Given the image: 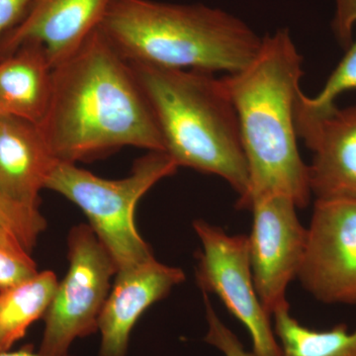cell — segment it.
I'll return each mask as SVG.
<instances>
[{
	"label": "cell",
	"mask_w": 356,
	"mask_h": 356,
	"mask_svg": "<svg viewBox=\"0 0 356 356\" xmlns=\"http://www.w3.org/2000/svg\"><path fill=\"white\" fill-rule=\"evenodd\" d=\"M37 126L51 153L64 163L89 161L123 147L165 153L132 65L100 28L54 67L50 102Z\"/></svg>",
	"instance_id": "1"
},
{
	"label": "cell",
	"mask_w": 356,
	"mask_h": 356,
	"mask_svg": "<svg viewBox=\"0 0 356 356\" xmlns=\"http://www.w3.org/2000/svg\"><path fill=\"white\" fill-rule=\"evenodd\" d=\"M303 74V58L291 35L280 29L262 37L247 67L221 77L238 115L250 175L238 209L276 195L292 199L298 208L310 201L309 166L299 153L295 126Z\"/></svg>",
	"instance_id": "2"
},
{
	"label": "cell",
	"mask_w": 356,
	"mask_h": 356,
	"mask_svg": "<svg viewBox=\"0 0 356 356\" xmlns=\"http://www.w3.org/2000/svg\"><path fill=\"white\" fill-rule=\"evenodd\" d=\"M103 34L129 63L235 74L262 42L240 18L203 4L115 0Z\"/></svg>",
	"instance_id": "3"
},
{
	"label": "cell",
	"mask_w": 356,
	"mask_h": 356,
	"mask_svg": "<svg viewBox=\"0 0 356 356\" xmlns=\"http://www.w3.org/2000/svg\"><path fill=\"white\" fill-rule=\"evenodd\" d=\"M156 115L165 153L178 168L228 182L245 198L250 184L240 124L222 79L212 72L130 63Z\"/></svg>",
	"instance_id": "4"
},
{
	"label": "cell",
	"mask_w": 356,
	"mask_h": 356,
	"mask_svg": "<svg viewBox=\"0 0 356 356\" xmlns=\"http://www.w3.org/2000/svg\"><path fill=\"white\" fill-rule=\"evenodd\" d=\"M177 170V163L165 152H149L135 161L128 177L115 180L97 177L76 163L60 161L44 189L81 208L121 270L154 257L136 227V207L147 191Z\"/></svg>",
	"instance_id": "5"
},
{
	"label": "cell",
	"mask_w": 356,
	"mask_h": 356,
	"mask_svg": "<svg viewBox=\"0 0 356 356\" xmlns=\"http://www.w3.org/2000/svg\"><path fill=\"white\" fill-rule=\"evenodd\" d=\"M69 270L58 282L53 301L44 316V329L39 353L67 356L79 337L98 331L103 307L118 268L108 250L89 225L70 229L67 238Z\"/></svg>",
	"instance_id": "6"
},
{
	"label": "cell",
	"mask_w": 356,
	"mask_h": 356,
	"mask_svg": "<svg viewBox=\"0 0 356 356\" xmlns=\"http://www.w3.org/2000/svg\"><path fill=\"white\" fill-rule=\"evenodd\" d=\"M193 229L202 248L197 255L196 281L203 293H213L250 334L257 356H281L271 316L262 306L255 289L248 236L228 235L203 220Z\"/></svg>",
	"instance_id": "7"
},
{
	"label": "cell",
	"mask_w": 356,
	"mask_h": 356,
	"mask_svg": "<svg viewBox=\"0 0 356 356\" xmlns=\"http://www.w3.org/2000/svg\"><path fill=\"white\" fill-rule=\"evenodd\" d=\"M297 278L322 303L356 305L355 201H315Z\"/></svg>",
	"instance_id": "8"
},
{
	"label": "cell",
	"mask_w": 356,
	"mask_h": 356,
	"mask_svg": "<svg viewBox=\"0 0 356 356\" xmlns=\"http://www.w3.org/2000/svg\"><path fill=\"white\" fill-rule=\"evenodd\" d=\"M297 206L286 196L255 201L248 236L250 268L264 310L271 316L288 306L290 282L298 276L307 245V229L297 216Z\"/></svg>",
	"instance_id": "9"
},
{
	"label": "cell",
	"mask_w": 356,
	"mask_h": 356,
	"mask_svg": "<svg viewBox=\"0 0 356 356\" xmlns=\"http://www.w3.org/2000/svg\"><path fill=\"white\" fill-rule=\"evenodd\" d=\"M295 126L313 153L308 165L312 195L316 200L356 202V105L310 111L297 97Z\"/></svg>",
	"instance_id": "10"
},
{
	"label": "cell",
	"mask_w": 356,
	"mask_h": 356,
	"mask_svg": "<svg viewBox=\"0 0 356 356\" xmlns=\"http://www.w3.org/2000/svg\"><path fill=\"white\" fill-rule=\"evenodd\" d=\"M115 0H32L19 23L0 40V58L26 43L44 47L51 67L76 53L102 26Z\"/></svg>",
	"instance_id": "11"
},
{
	"label": "cell",
	"mask_w": 356,
	"mask_h": 356,
	"mask_svg": "<svg viewBox=\"0 0 356 356\" xmlns=\"http://www.w3.org/2000/svg\"><path fill=\"white\" fill-rule=\"evenodd\" d=\"M184 280L181 268L166 266L154 257L117 271L98 322L102 334L98 356H127L131 332L138 320Z\"/></svg>",
	"instance_id": "12"
},
{
	"label": "cell",
	"mask_w": 356,
	"mask_h": 356,
	"mask_svg": "<svg viewBox=\"0 0 356 356\" xmlns=\"http://www.w3.org/2000/svg\"><path fill=\"white\" fill-rule=\"evenodd\" d=\"M60 161L38 126L0 116V192L16 202L39 208L40 192Z\"/></svg>",
	"instance_id": "13"
},
{
	"label": "cell",
	"mask_w": 356,
	"mask_h": 356,
	"mask_svg": "<svg viewBox=\"0 0 356 356\" xmlns=\"http://www.w3.org/2000/svg\"><path fill=\"white\" fill-rule=\"evenodd\" d=\"M51 67L44 47L26 43L0 58V116L38 125L50 102Z\"/></svg>",
	"instance_id": "14"
},
{
	"label": "cell",
	"mask_w": 356,
	"mask_h": 356,
	"mask_svg": "<svg viewBox=\"0 0 356 356\" xmlns=\"http://www.w3.org/2000/svg\"><path fill=\"white\" fill-rule=\"evenodd\" d=\"M57 275L38 273L19 284L0 290V351L9 350L44 314L57 291Z\"/></svg>",
	"instance_id": "15"
},
{
	"label": "cell",
	"mask_w": 356,
	"mask_h": 356,
	"mask_svg": "<svg viewBox=\"0 0 356 356\" xmlns=\"http://www.w3.org/2000/svg\"><path fill=\"white\" fill-rule=\"evenodd\" d=\"M273 330L281 356H356V329L339 324L329 331H314L290 314V306L273 315Z\"/></svg>",
	"instance_id": "16"
},
{
	"label": "cell",
	"mask_w": 356,
	"mask_h": 356,
	"mask_svg": "<svg viewBox=\"0 0 356 356\" xmlns=\"http://www.w3.org/2000/svg\"><path fill=\"white\" fill-rule=\"evenodd\" d=\"M47 221L39 208L16 202L0 192V247L20 257H32Z\"/></svg>",
	"instance_id": "17"
},
{
	"label": "cell",
	"mask_w": 356,
	"mask_h": 356,
	"mask_svg": "<svg viewBox=\"0 0 356 356\" xmlns=\"http://www.w3.org/2000/svg\"><path fill=\"white\" fill-rule=\"evenodd\" d=\"M346 51L336 70L332 72L324 88L314 97L300 92L298 102L310 111H325L334 106L337 97L344 91L356 89V40Z\"/></svg>",
	"instance_id": "18"
},
{
	"label": "cell",
	"mask_w": 356,
	"mask_h": 356,
	"mask_svg": "<svg viewBox=\"0 0 356 356\" xmlns=\"http://www.w3.org/2000/svg\"><path fill=\"white\" fill-rule=\"evenodd\" d=\"M208 331L204 341L216 348L224 356H257L254 351L245 350L238 337L222 322L213 309L207 293H203Z\"/></svg>",
	"instance_id": "19"
},
{
	"label": "cell",
	"mask_w": 356,
	"mask_h": 356,
	"mask_svg": "<svg viewBox=\"0 0 356 356\" xmlns=\"http://www.w3.org/2000/svg\"><path fill=\"white\" fill-rule=\"evenodd\" d=\"M38 273L32 257H20L0 247V290L15 286Z\"/></svg>",
	"instance_id": "20"
},
{
	"label": "cell",
	"mask_w": 356,
	"mask_h": 356,
	"mask_svg": "<svg viewBox=\"0 0 356 356\" xmlns=\"http://www.w3.org/2000/svg\"><path fill=\"white\" fill-rule=\"evenodd\" d=\"M356 24V0H336V13L332 22L334 36L348 50L353 42V27Z\"/></svg>",
	"instance_id": "21"
},
{
	"label": "cell",
	"mask_w": 356,
	"mask_h": 356,
	"mask_svg": "<svg viewBox=\"0 0 356 356\" xmlns=\"http://www.w3.org/2000/svg\"><path fill=\"white\" fill-rule=\"evenodd\" d=\"M32 0H0V40L20 22Z\"/></svg>",
	"instance_id": "22"
},
{
	"label": "cell",
	"mask_w": 356,
	"mask_h": 356,
	"mask_svg": "<svg viewBox=\"0 0 356 356\" xmlns=\"http://www.w3.org/2000/svg\"><path fill=\"white\" fill-rule=\"evenodd\" d=\"M0 356H44L39 353H35L31 346H24L19 350L9 351L1 350L0 351ZM70 356V355H67Z\"/></svg>",
	"instance_id": "23"
}]
</instances>
